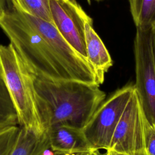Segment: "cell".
<instances>
[{
    "instance_id": "cell-17",
    "label": "cell",
    "mask_w": 155,
    "mask_h": 155,
    "mask_svg": "<svg viewBox=\"0 0 155 155\" xmlns=\"http://www.w3.org/2000/svg\"><path fill=\"white\" fill-rule=\"evenodd\" d=\"M82 155H107V153H102L100 152L99 150H92L91 151L86 153Z\"/></svg>"
},
{
    "instance_id": "cell-14",
    "label": "cell",
    "mask_w": 155,
    "mask_h": 155,
    "mask_svg": "<svg viewBox=\"0 0 155 155\" xmlns=\"http://www.w3.org/2000/svg\"><path fill=\"white\" fill-rule=\"evenodd\" d=\"M20 127L13 126L0 131V155H11L16 143Z\"/></svg>"
},
{
    "instance_id": "cell-6",
    "label": "cell",
    "mask_w": 155,
    "mask_h": 155,
    "mask_svg": "<svg viewBox=\"0 0 155 155\" xmlns=\"http://www.w3.org/2000/svg\"><path fill=\"white\" fill-rule=\"evenodd\" d=\"M144 119L142 104L134 88L115 128L109 149L128 155H147Z\"/></svg>"
},
{
    "instance_id": "cell-3",
    "label": "cell",
    "mask_w": 155,
    "mask_h": 155,
    "mask_svg": "<svg viewBox=\"0 0 155 155\" xmlns=\"http://www.w3.org/2000/svg\"><path fill=\"white\" fill-rule=\"evenodd\" d=\"M0 70L18 114L19 126L42 134L45 131L36 106L33 76L11 43L0 44Z\"/></svg>"
},
{
    "instance_id": "cell-10",
    "label": "cell",
    "mask_w": 155,
    "mask_h": 155,
    "mask_svg": "<svg viewBox=\"0 0 155 155\" xmlns=\"http://www.w3.org/2000/svg\"><path fill=\"white\" fill-rule=\"evenodd\" d=\"M11 155H65L54 151L47 133L41 135L20 127L18 138Z\"/></svg>"
},
{
    "instance_id": "cell-15",
    "label": "cell",
    "mask_w": 155,
    "mask_h": 155,
    "mask_svg": "<svg viewBox=\"0 0 155 155\" xmlns=\"http://www.w3.org/2000/svg\"><path fill=\"white\" fill-rule=\"evenodd\" d=\"M144 143L147 155H155V127L144 119Z\"/></svg>"
},
{
    "instance_id": "cell-20",
    "label": "cell",
    "mask_w": 155,
    "mask_h": 155,
    "mask_svg": "<svg viewBox=\"0 0 155 155\" xmlns=\"http://www.w3.org/2000/svg\"><path fill=\"white\" fill-rule=\"evenodd\" d=\"M96 1H102V0H96Z\"/></svg>"
},
{
    "instance_id": "cell-8",
    "label": "cell",
    "mask_w": 155,
    "mask_h": 155,
    "mask_svg": "<svg viewBox=\"0 0 155 155\" xmlns=\"http://www.w3.org/2000/svg\"><path fill=\"white\" fill-rule=\"evenodd\" d=\"M53 151L65 155H82L92 150L82 129L58 126L46 131Z\"/></svg>"
},
{
    "instance_id": "cell-11",
    "label": "cell",
    "mask_w": 155,
    "mask_h": 155,
    "mask_svg": "<svg viewBox=\"0 0 155 155\" xmlns=\"http://www.w3.org/2000/svg\"><path fill=\"white\" fill-rule=\"evenodd\" d=\"M130 12L136 28L155 27V0H128Z\"/></svg>"
},
{
    "instance_id": "cell-1",
    "label": "cell",
    "mask_w": 155,
    "mask_h": 155,
    "mask_svg": "<svg viewBox=\"0 0 155 155\" xmlns=\"http://www.w3.org/2000/svg\"><path fill=\"white\" fill-rule=\"evenodd\" d=\"M0 27L34 76L100 85L90 64L64 39L53 23L27 13L15 2L0 15Z\"/></svg>"
},
{
    "instance_id": "cell-21",
    "label": "cell",
    "mask_w": 155,
    "mask_h": 155,
    "mask_svg": "<svg viewBox=\"0 0 155 155\" xmlns=\"http://www.w3.org/2000/svg\"></svg>"
},
{
    "instance_id": "cell-12",
    "label": "cell",
    "mask_w": 155,
    "mask_h": 155,
    "mask_svg": "<svg viewBox=\"0 0 155 155\" xmlns=\"http://www.w3.org/2000/svg\"><path fill=\"white\" fill-rule=\"evenodd\" d=\"M13 126H19L18 116L0 70V131Z\"/></svg>"
},
{
    "instance_id": "cell-19",
    "label": "cell",
    "mask_w": 155,
    "mask_h": 155,
    "mask_svg": "<svg viewBox=\"0 0 155 155\" xmlns=\"http://www.w3.org/2000/svg\"><path fill=\"white\" fill-rule=\"evenodd\" d=\"M87 1L88 3L89 4H91V1H90V0H87Z\"/></svg>"
},
{
    "instance_id": "cell-9",
    "label": "cell",
    "mask_w": 155,
    "mask_h": 155,
    "mask_svg": "<svg viewBox=\"0 0 155 155\" xmlns=\"http://www.w3.org/2000/svg\"><path fill=\"white\" fill-rule=\"evenodd\" d=\"M85 38L88 61L93 68L99 84L104 81L105 73L113 65L110 54L93 27V20L85 24Z\"/></svg>"
},
{
    "instance_id": "cell-2",
    "label": "cell",
    "mask_w": 155,
    "mask_h": 155,
    "mask_svg": "<svg viewBox=\"0 0 155 155\" xmlns=\"http://www.w3.org/2000/svg\"><path fill=\"white\" fill-rule=\"evenodd\" d=\"M33 83L36 106L45 131L63 125L82 130L106 97L97 84L51 81L34 76Z\"/></svg>"
},
{
    "instance_id": "cell-7",
    "label": "cell",
    "mask_w": 155,
    "mask_h": 155,
    "mask_svg": "<svg viewBox=\"0 0 155 155\" xmlns=\"http://www.w3.org/2000/svg\"><path fill=\"white\" fill-rule=\"evenodd\" d=\"M49 6L53 24L58 31L88 61L85 24L92 19L76 0H50Z\"/></svg>"
},
{
    "instance_id": "cell-18",
    "label": "cell",
    "mask_w": 155,
    "mask_h": 155,
    "mask_svg": "<svg viewBox=\"0 0 155 155\" xmlns=\"http://www.w3.org/2000/svg\"><path fill=\"white\" fill-rule=\"evenodd\" d=\"M153 32V45H154V55H155V27L152 28Z\"/></svg>"
},
{
    "instance_id": "cell-5",
    "label": "cell",
    "mask_w": 155,
    "mask_h": 155,
    "mask_svg": "<svg viewBox=\"0 0 155 155\" xmlns=\"http://www.w3.org/2000/svg\"><path fill=\"white\" fill-rule=\"evenodd\" d=\"M134 88V85H128L117 90L100 105L82 129L93 149L110 148L115 128Z\"/></svg>"
},
{
    "instance_id": "cell-16",
    "label": "cell",
    "mask_w": 155,
    "mask_h": 155,
    "mask_svg": "<svg viewBox=\"0 0 155 155\" xmlns=\"http://www.w3.org/2000/svg\"><path fill=\"white\" fill-rule=\"evenodd\" d=\"M16 0H0V15L10 9Z\"/></svg>"
},
{
    "instance_id": "cell-13",
    "label": "cell",
    "mask_w": 155,
    "mask_h": 155,
    "mask_svg": "<svg viewBox=\"0 0 155 155\" xmlns=\"http://www.w3.org/2000/svg\"><path fill=\"white\" fill-rule=\"evenodd\" d=\"M15 2L27 13L53 23L50 11V0H16Z\"/></svg>"
},
{
    "instance_id": "cell-4",
    "label": "cell",
    "mask_w": 155,
    "mask_h": 155,
    "mask_svg": "<svg viewBox=\"0 0 155 155\" xmlns=\"http://www.w3.org/2000/svg\"><path fill=\"white\" fill-rule=\"evenodd\" d=\"M134 87L148 121L155 127V55L151 29L136 28Z\"/></svg>"
}]
</instances>
